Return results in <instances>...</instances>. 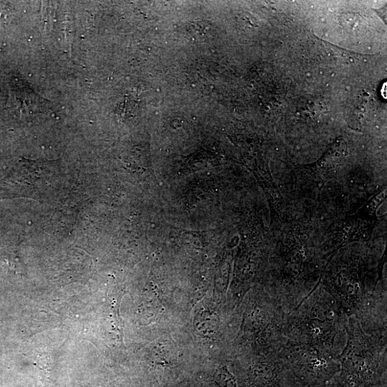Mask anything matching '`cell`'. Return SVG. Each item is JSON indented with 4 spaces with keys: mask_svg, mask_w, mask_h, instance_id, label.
<instances>
[{
    "mask_svg": "<svg viewBox=\"0 0 387 387\" xmlns=\"http://www.w3.org/2000/svg\"><path fill=\"white\" fill-rule=\"evenodd\" d=\"M349 316L320 282L308 297L286 315L284 337L338 356L345 349Z\"/></svg>",
    "mask_w": 387,
    "mask_h": 387,
    "instance_id": "cell-1",
    "label": "cell"
},
{
    "mask_svg": "<svg viewBox=\"0 0 387 387\" xmlns=\"http://www.w3.org/2000/svg\"><path fill=\"white\" fill-rule=\"evenodd\" d=\"M347 344L338 356V387H386L387 336L363 331L355 315L349 318Z\"/></svg>",
    "mask_w": 387,
    "mask_h": 387,
    "instance_id": "cell-2",
    "label": "cell"
},
{
    "mask_svg": "<svg viewBox=\"0 0 387 387\" xmlns=\"http://www.w3.org/2000/svg\"><path fill=\"white\" fill-rule=\"evenodd\" d=\"M279 353L303 387H323L340 370L338 356L309 345L286 339Z\"/></svg>",
    "mask_w": 387,
    "mask_h": 387,
    "instance_id": "cell-3",
    "label": "cell"
},
{
    "mask_svg": "<svg viewBox=\"0 0 387 387\" xmlns=\"http://www.w3.org/2000/svg\"><path fill=\"white\" fill-rule=\"evenodd\" d=\"M214 379L220 387H239L236 377L226 365L216 370Z\"/></svg>",
    "mask_w": 387,
    "mask_h": 387,
    "instance_id": "cell-4",
    "label": "cell"
},
{
    "mask_svg": "<svg viewBox=\"0 0 387 387\" xmlns=\"http://www.w3.org/2000/svg\"><path fill=\"white\" fill-rule=\"evenodd\" d=\"M323 387H338L336 384V383L334 382V379L329 382V384H327V385H325Z\"/></svg>",
    "mask_w": 387,
    "mask_h": 387,
    "instance_id": "cell-5",
    "label": "cell"
}]
</instances>
